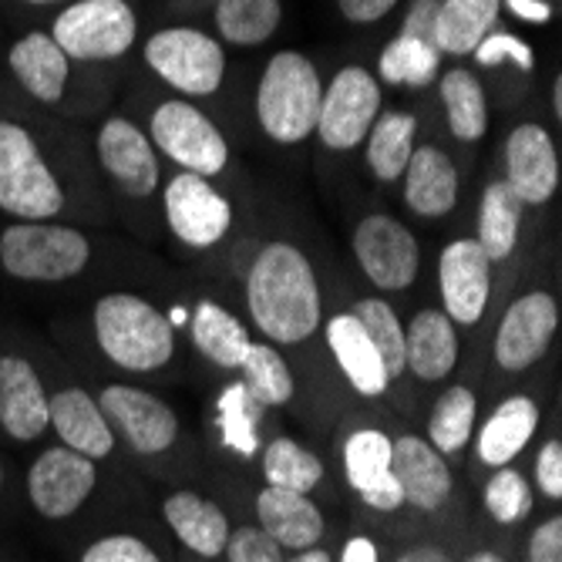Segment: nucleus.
Wrapping results in <instances>:
<instances>
[{
    "mask_svg": "<svg viewBox=\"0 0 562 562\" xmlns=\"http://www.w3.org/2000/svg\"><path fill=\"white\" fill-rule=\"evenodd\" d=\"M246 306L270 344H303L321 327V286L311 260L290 243L260 249L246 277Z\"/></svg>",
    "mask_w": 562,
    "mask_h": 562,
    "instance_id": "nucleus-1",
    "label": "nucleus"
},
{
    "mask_svg": "<svg viewBox=\"0 0 562 562\" xmlns=\"http://www.w3.org/2000/svg\"><path fill=\"white\" fill-rule=\"evenodd\" d=\"M94 340L122 371H159L176 353L169 317L135 293H109L94 303Z\"/></svg>",
    "mask_w": 562,
    "mask_h": 562,
    "instance_id": "nucleus-2",
    "label": "nucleus"
},
{
    "mask_svg": "<svg viewBox=\"0 0 562 562\" xmlns=\"http://www.w3.org/2000/svg\"><path fill=\"white\" fill-rule=\"evenodd\" d=\"M321 98L324 85L314 61L300 50H280L263 68L257 88V119L273 142L296 145L314 135Z\"/></svg>",
    "mask_w": 562,
    "mask_h": 562,
    "instance_id": "nucleus-3",
    "label": "nucleus"
},
{
    "mask_svg": "<svg viewBox=\"0 0 562 562\" xmlns=\"http://www.w3.org/2000/svg\"><path fill=\"white\" fill-rule=\"evenodd\" d=\"M0 210L18 223H47L65 210V189L18 122H0Z\"/></svg>",
    "mask_w": 562,
    "mask_h": 562,
    "instance_id": "nucleus-4",
    "label": "nucleus"
},
{
    "mask_svg": "<svg viewBox=\"0 0 562 562\" xmlns=\"http://www.w3.org/2000/svg\"><path fill=\"white\" fill-rule=\"evenodd\" d=\"M91 260V243L75 226L14 223L0 233V267L14 280L61 283L78 277Z\"/></svg>",
    "mask_w": 562,
    "mask_h": 562,
    "instance_id": "nucleus-5",
    "label": "nucleus"
},
{
    "mask_svg": "<svg viewBox=\"0 0 562 562\" xmlns=\"http://www.w3.org/2000/svg\"><path fill=\"white\" fill-rule=\"evenodd\" d=\"M138 21L125 0H75L55 18L50 37L71 61H112L135 44Z\"/></svg>",
    "mask_w": 562,
    "mask_h": 562,
    "instance_id": "nucleus-6",
    "label": "nucleus"
},
{
    "mask_svg": "<svg viewBox=\"0 0 562 562\" xmlns=\"http://www.w3.org/2000/svg\"><path fill=\"white\" fill-rule=\"evenodd\" d=\"M145 61L182 94H213L226 75V50L195 27H166L145 41Z\"/></svg>",
    "mask_w": 562,
    "mask_h": 562,
    "instance_id": "nucleus-7",
    "label": "nucleus"
},
{
    "mask_svg": "<svg viewBox=\"0 0 562 562\" xmlns=\"http://www.w3.org/2000/svg\"><path fill=\"white\" fill-rule=\"evenodd\" d=\"M151 145L182 166V172H195L202 179L220 176L229 162V145L216 122L202 115L189 101H166L151 115Z\"/></svg>",
    "mask_w": 562,
    "mask_h": 562,
    "instance_id": "nucleus-8",
    "label": "nucleus"
},
{
    "mask_svg": "<svg viewBox=\"0 0 562 562\" xmlns=\"http://www.w3.org/2000/svg\"><path fill=\"white\" fill-rule=\"evenodd\" d=\"M381 115V85L368 68L347 65L337 71L330 88L321 98V115H317V135L334 151L357 148L374 119Z\"/></svg>",
    "mask_w": 562,
    "mask_h": 562,
    "instance_id": "nucleus-9",
    "label": "nucleus"
},
{
    "mask_svg": "<svg viewBox=\"0 0 562 562\" xmlns=\"http://www.w3.org/2000/svg\"><path fill=\"white\" fill-rule=\"evenodd\" d=\"M353 257L381 290H407L418 280L422 249L415 233L394 216H368L353 229Z\"/></svg>",
    "mask_w": 562,
    "mask_h": 562,
    "instance_id": "nucleus-10",
    "label": "nucleus"
},
{
    "mask_svg": "<svg viewBox=\"0 0 562 562\" xmlns=\"http://www.w3.org/2000/svg\"><path fill=\"white\" fill-rule=\"evenodd\" d=\"M94 482H98V469L91 458L58 445L47 448L31 465L27 495L44 519H68L94 492Z\"/></svg>",
    "mask_w": 562,
    "mask_h": 562,
    "instance_id": "nucleus-11",
    "label": "nucleus"
},
{
    "mask_svg": "<svg viewBox=\"0 0 562 562\" xmlns=\"http://www.w3.org/2000/svg\"><path fill=\"white\" fill-rule=\"evenodd\" d=\"M166 220L169 229L192 249L216 246L233 223V206L223 192L195 172H182L166 186Z\"/></svg>",
    "mask_w": 562,
    "mask_h": 562,
    "instance_id": "nucleus-12",
    "label": "nucleus"
},
{
    "mask_svg": "<svg viewBox=\"0 0 562 562\" xmlns=\"http://www.w3.org/2000/svg\"><path fill=\"white\" fill-rule=\"evenodd\" d=\"M98 407L101 415L112 418V425L122 431L128 448L138 454H159L179 438L176 412L148 391L128 384H109L98 394Z\"/></svg>",
    "mask_w": 562,
    "mask_h": 562,
    "instance_id": "nucleus-13",
    "label": "nucleus"
},
{
    "mask_svg": "<svg viewBox=\"0 0 562 562\" xmlns=\"http://www.w3.org/2000/svg\"><path fill=\"white\" fill-rule=\"evenodd\" d=\"M559 327V303L536 290L519 296L505 311L498 334H495V361L505 371H529L549 350Z\"/></svg>",
    "mask_w": 562,
    "mask_h": 562,
    "instance_id": "nucleus-14",
    "label": "nucleus"
},
{
    "mask_svg": "<svg viewBox=\"0 0 562 562\" xmlns=\"http://www.w3.org/2000/svg\"><path fill=\"white\" fill-rule=\"evenodd\" d=\"M438 283L445 314L451 324H479L492 290V260L479 239H454L445 246L438 263Z\"/></svg>",
    "mask_w": 562,
    "mask_h": 562,
    "instance_id": "nucleus-15",
    "label": "nucleus"
},
{
    "mask_svg": "<svg viewBox=\"0 0 562 562\" xmlns=\"http://www.w3.org/2000/svg\"><path fill=\"white\" fill-rule=\"evenodd\" d=\"M505 186L522 206H542L559 189V151L542 125H519L505 142Z\"/></svg>",
    "mask_w": 562,
    "mask_h": 562,
    "instance_id": "nucleus-16",
    "label": "nucleus"
},
{
    "mask_svg": "<svg viewBox=\"0 0 562 562\" xmlns=\"http://www.w3.org/2000/svg\"><path fill=\"white\" fill-rule=\"evenodd\" d=\"M98 159L105 172L135 199H145L159 189V159L156 145L138 132L128 119H109L98 132Z\"/></svg>",
    "mask_w": 562,
    "mask_h": 562,
    "instance_id": "nucleus-17",
    "label": "nucleus"
},
{
    "mask_svg": "<svg viewBox=\"0 0 562 562\" xmlns=\"http://www.w3.org/2000/svg\"><path fill=\"white\" fill-rule=\"evenodd\" d=\"M344 472L347 485L361 495L371 508L394 513L404 505L401 485L391 472V438L378 428L353 431L344 445Z\"/></svg>",
    "mask_w": 562,
    "mask_h": 562,
    "instance_id": "nucleus-18",
    "label": "nucleus"
},
{
    "mask_svg": "<svg viewBox=\"0 0 562 562\" xmlns=\"http://www.w3.org/2000/svg\"><path fill=\"white\" fill-rule=\"evenodd\" d=\"M391 472L404 502H412L422 513H435L451 495V469L428 438L404 435L391 441Z\"/></svg>",
    "mask_w": 562,
    "mask_h": 562,
    "instance_id": "nucleus-19",
    "label": "nucleus"
},
{
    "mask_svg": "<svg viewBox=\"0 0 562 562\" xmlns=\"http://www.w3.org/2000/svg\"><path fill=\"white\" fill-rule=\"evenodd\" d=\"M0 428L14 441H37L50 428L47 391L24 357H0Z\"/></svg>",
    "mask_w": 562,
    "mask_h": 562,
    "instance_id": "nucleus-20",
    "label": "nucleus"
},
{
    "mask_svg": "<svg viewBox=\"0 0 562 562\" xmlns=\"http://www.w3.org/2000/svg\"><path fill=\"white\" fill-rule=\"evenodd\" d=\"M47 415H50V428L58 431L65 448L91 458V462L112 454L115 448L112 425L101 415L98 401H91L81 387H68L58 391L55 397H47Z\"/></svg>",
    "mask_w": 562,
    "mask_h": 562,
    "instance_id": "nucleus-21",
    "label": "nucleus"
},
{
    "mask_svg": "<svg viewBox=\"0 0 562 562\" xmlns=\"http://www.w3.org/2000/svg\"><path fill=\"white\" fill-rule=\"evenodd\" d=\"M8 65L14 71V78L21 81V88L44 101V105H55L61 101L68 78H71V58L58 47V41L44 34V31H31L24 34L8 55Z\"/></svg>",
    "mask_w": 562,
    "mask_h": 562,
    "instance_id": "nucleus-22",
    "label": "nucleus"
},
{
    "mask_svg": "<svg viewBox=\"0 0 562 562\" xmlns=\"http://www.w3.org/2000/svg\"><path fill=\"white\" fill-rule=\"evenodd\" d=\"M257 519H260V529L280 549H293V552L317 546L324 536L321 508L300 492L273 488V485H267L257 498Z\"/></svg>",
    "mask_w": 562,
    "mask_h": 562,
    "instance_id": "nucleus-23",
    "label": "nucleus"
},
{
    "mask_svg": "<svg viewBox=\"0 0 562 562\" xmlns=\"http://www.w3.org/2000/svg\"><path fill=\"white\" fill-rule=\"evenodd\" d=\"M404 202H407V210L425 220H438L454 210L458 172L441 148L422 145L412 151V159H407V169H404Z\"/></svg>",
    "mask_w": 562,
    "mask_h": 562,
    "instance_id": "nucleus-24",
    "label": "nucleus"
},
{
    "mask_svg": "<svg viewBox=\"0 0 562 562\" xmlns=\"http://www.w3.org/2000/svg\"><path fill=\"white\" fill-rule=\"evenodd\" d=\"M327 344L337 357V364L344 371V378L353 384L357 394L364 397H378L387 391L391 378L387 368L381 361L378 347L371 344V337L364 334V327L357 324L353 314H337L327 324Z\"/></svg>",
    "mask_w": 562,
    "mask_h": 562,
    "instance_id": "nucleus-25",
    "label": "nucleus"
},
{
    "mask_svg": "<svg viewBox=\"0 0 562 562\" xmlns=\"http://www.w3.org/2000/svg\"><path fill=\"white\" fill-rule=\"evenodd\" d=\"M404 364L422 381H445L458 364V337L445 311H418L404 330Z\"/></svg>",
    "mask_w": 562,
    "mask_h": 562,
    "instance_id": "nucleus-26",
    "label": "nucleus"
},
{
    "mask_svg": "<svg viewBox=\"0 0 562 562\" xmlns=\"http://www.w3.org/2000/svg\"><path fill=\"white\" fill-rule=\"evenodd\" d=\"M162 516L169 529L179 536L182 546L199 552L202 559H213L226 549L229 542V519L226 513L195 492H176L162 502Z\"/></svg>",
    "mask_w": 562,
    "mask_h": 562,
    "instance_id": "nucleus-27",
    "label": "nucleus"
},
{
    "mask_svg": "<svg viewBox=\"0 0 562 562\" xmlns=\"http://www.w3.org/2000/svg\"><path fill=\"white\" fill-rule=\"evenodd\" d=\"M539 428V404L526 394L508 397L495 407V415L479 431V458L492 469L508 465L532 441Z\"/></svg>",
    "mask_w": 562,
    "mask_h": 562,
    "instance_id": "nucleus-28",
    "label": "nucleus"
},
{
    "mask_svg": "<svg viewBox=\"0 0 562 562\" xmlns=\"http://www.w3.org/2000/svg\"><path fill=\"white\" fill-rule=\"evenodd\" d=\"M502 0H441L435 11L431 44L441 55H472L479 41L492 34Z\"/></svg>",
    "mask_w": 562,
    "mask_h": 562,
    "instance_id": "nucleus-29",
    "label": "nucleus"
},
{
    "mask_svg": "<svg viewBox=\"0 0 562 562\" xmlns=\"http://www.w3.org/2000/svg\"><path fill=\"white\" fill-rule=\"evenodd\" d=\"M522 199L502 182H488L482 192V206H479V246L485 249V257L492 263H502L513 257V249L519 243L522 229Z\"/></svg>",
    "mask_w": 562,
    "mask_h": 562,
    "instance_id": "nucleus-30",
    "label": "nucleus"
},
{
    "mask_svg": "<svg viewBox=\"0 0 562 562\" xmlns=\"http://www.w3.org/2000/svg\"><path fill=\"white\" fill-rule=\"evenodd\" d=\"M192 344L202 357H210L213 364L233 371L243 364V357L249 350V334L246 327L226 311V306L213 303V300H202L192 314Z\"/></svg>",
    "mask_w": 562,
    "mask_h": 562,
    "instance_id": "nucleus-31",
    "label": "nucleus"
},
{
    "mask_svg": "<svg viewBox=\"0 0 562 562\" xmlns=\"http://www.w3.org/2000/svg\"><path fill=\"white\" fill-rule=\"evenodd\" d=\"M418 135V119L412 112H384L381 119H374L371 132H368V166L381 182H394L397 176H404L407 159Z\"/></svg>",
    "mask_w": 562,
    "mask_h": 562,
    "instance_id": "nucleus-32",
    "label": "nucleus"
},
{
    "mask_svg": "<svg viewBox=\"0 0 562 562\" xmlns=\"http://www.w3.org/2000/svg\"><path fill=\"white\" fill-rule=\"evenodd\" d=\"M441 101L448 112V128L458 142H479L488 128V101L482 81L465 71L454 68L441 78Z\"/></svg>",
    "mask_w": 562,
    "mask_h": 562,
    "instance_id": "nucleus-33",
    "label": "nucleus"
},
{
    "mask_svg": "<svg viewBox=\"0 0 562 562\" xmlns=\"http://www.w3.org/2000/svg\"><path fill=\"white\" fill-rule=\"evenodd\" d=\"M213 18L223 41L236 47H257L277 34L283 4L280 0H220Z\"/></svg>",
    "mask_w": 562,
    "mask_h": 562,
    "instance_id": "nucleus-34",
    "label": "nucleus"
},
{
    "mask_svg": "<svg viewBox=\"0 0 562 562\" xmlns=\"http://www.w3.org/2000/svg\"><path fill=\"white\" fill-rule=\"evenodd\" d=\"M475 418H479V401L469 387H448L428 418V441L441 451V454H458L465 451V445L472 441L475 431Z\"/></svg>",
    "mask_w": 562,
    "mask_h": 562,
    "instance_id": "nucleus-35",
    "label": "nucleus"
},
{
    "mask_svg": "<svg viewBox=\"0 0 562 562\" xmlns=\"http://www.w3.org/2000/svg\"><path fill=\"white\" fill-rule=\"evenodd\" d=\"M381 78L387 85H407V88H425L435 81L441 68V50L431 41L397 34L378 58Z\"/></svg>",
    "mask_w": 562,
    "mask_h": 562,
    "instance_id": "nucleus-36",
    "label": "nucleus"
},
{
    "mask_svg": "<svg viewBox=\"0 0 562 562\" xmlns=\"http://www.w3.org/2000/svg\"><path fill=\"white\" fill-rule=\"evenodd\" d=\"M263 475H267V485L273 488L311 495L324 479V465L314 451H306L293 438H277L263 451Z\"/></svg>",
    "mask_w": 562,
    "mask_h": 562,
    "instance_id": "nucleus-37",
    "label": "nucleus"
},
{
    "mask_svg": "<svg viewBox=\"0 0 562 562\" xmlns=\"http://www.w3.org/2000/svg\"><path fill=\"white\" fill-rule=\"evenodd\" d=\"M239 368L246 374L243 387L257 404L280 407L293 397V374L283 361V353L277 350V344H249Z\"/></svg>",
    "mask_w": 562,
    "mask_h": 562,
    "instance_id": "nucleus-38",
    "label": "nucleus"
},
{
    "mask_svg": "<svg viewBox=\"0 0 562 562\" xmlns=\"http://www.w3.org/2000/svg\"><path fill=\"white\" fill-rule=\"evenodd\" d=\"M357 324L364 327V334L371 337V344L378 347L381 361L387 368V378H401L404 374V327L397 321V314L391 311V306L381 300V296H368V300H357L353 311Z\"/></svg>",
    "mask_w": 562,
    "mask_h": 562,
    "instance_id": "nucleus-39",
    "label": "nucleus"
},
{
    "mask_svg": "<svg viewBox=\"0 0 562 562\" xmlns=\"http://www.w3.org/2000/svg\"><path fill=\"white\" fill-rule=\"evenodd\" d=\"M482 502H485V513L498 526H519V522H526L532 516V505H536L529 482L516 469H508V465H502L488 479Z\"/></svg>",
    "mask_w": 562,
    "mask_h": 562,
    "instance_id": "nucleus-40",
    "label": "nucleus"
},
{
    "mask_svg": "<svg viewBox=\"0 0 562 562\" xmlns=\"http://www.w3.org/2000/svg\"><path fill=\"white\" fill-rule=\"evenodd\" d=\"M475 61L482 68H498V65H516L519 71H532L536 65V55H532V47L516 37V34H505V31H495V34H485L479 41V47L472 50Z\"/></svg>",
    "mask_w": 562,
    "mask_h": 562,
    "instance_id": "nucleus-41",
    "label": "nucleus"
},
{
    "mask_svg": "<svg viewBox=\"0 0 562 562\" xmlns=\"http://www.w3.org/2000/svg\"><path fill=\"white\" fill-rule=\"evenodd\" d=\"M223 552L229 555V562H286L283 549L260 526H243L229 532V542Z\"/></svg>",
    "mask_w": 562,
    "mask_h": 562,
    "instance_id": "nucleus-42",
    "label": "nucleus"
},
{
    "mask_svg": "<svg viewBox=\"0 0 562 562\" xmlns=\"http://www.w3.org/2000/svg\"><path fill=\"white\" fill-rule=\"evenodd\" d=\"M81 562H162L148 542L135 536H105L81 552Z\"/></svg>",
    "mask_w": 562,
    "mask_h": 562,
    "instance_id": "nucleus-43",
    "label": "nucleus"
},
{
    "mask_svg": "<svg viewBox=\"0 0 562 562\" xmlns=\"http://www.w3.org/2000/svg\"><path fill=\"white\" fill-rule=\"evenodd\" d=\"M536 482H539L542 495L562 498V445L559 441L542 445V451L536 458Z\"/></svg>",
    "mask_w": 562,
    "mask_h": 562,
    "instance_id": "nucleus-44",
    "label": "nucleus"
},
{
    "mask_svg": "<svg viewBox=\"0 0 562 562\" xmlns=\"http://www.w3.org/2000/svg\"><path fill=\"white\" fill-rule=\"evenodd\" d=\"M529 562H562V519H549L532 532Z\"/></svg>",
    "mask_w": 562,
    "mask_h": 562,
    "instance_id": "nucleus-45",
    "label": "nucleus"
},
{
    "mask_svg": "<svg viewBox=\"0 0 562 562\" xmlns=\"http://www.w3.org/2000/svg\"><path fill=\"white\" fill-rule=\"evenodd\" d=\"M337 8L350 24H374L397 8V0H337Z\"/></svg>",
    "mask_w": 562,
    "mask_h": 562,
    "instance_id": "nucleus-46",
    "label": "nucleus"
},
{
    "mask_svg": "<svg viewBox=\"0 0 562 562\" xmlns=\"http://www.w3.org/2000/svg\"><path fill=\"white\" fill-rule=\"evenodd\" d=\"M435 11H438V0H412V8H407V18H404V24H401V34L431 41Z\"/></svg>",
    "mask_w": 562,
    "mask_h": 562,
    "instance_id": "nucleus-47",
    "label": "nucleus"
},
{
    "mask_svg": "<svg viewBox=\"0 0 562 562\" xmlns=\"http://www.w3.org/2000/svg\"><path fill=\"white\" fill-rule=\"evenodd\" d=\"M505 4L526 24H549V18H552V8L546 4V0H505Z\"/></svg>",
    "mask_w": 562,
    "mask_h": 562,
    "instance_id": "nucleus-48",
    "label": "nucleus"
},
{
    "mask_svg": "<svg viewBox=\"0 0 562 562\" xmlns=\"http://www.w3.org/2000/svg\"><path fill=\"white\" fill-rule=\"evenodd\" d=\"M340 562H378V546H374L368 536H353V539L344 546Z\"/></svg>",
    "mask_w": 562,
    "mask_h": 562,
    "instance_id": "nucleus-49",
    "label": "nucleus"
},
{
    "mask_svg": "<svg viewBox=\"0 0 562 562\" xmlns=\"http://www.w3.org/2000/svg\"><path fill=\"white\" fill-rule=\"evenodd\" d=\"M394 562H451V559H448V552L438 549V546H415V549L401 552Z\"/></svg>",
    "mask_w": 562,
    "mask_h": 562,
    "instance_id": "nucleus-50",
    "label": "nucleus"
},
{
    "mask_svg": "<svg viewBox=\"0 0 562 562\" xmlns=\"http://www.w3.org/2000/svg\"><path fill=\"white\" fill-rule=\"evenodd\" d=\"M286 562H330V555L324 552V549H317V546H311V549H300L293 559H286Z\"/></svg>",
    "mask_w": 562,
    "mask_h": 562,
    "instance_id": "nucleus-51",
    "label": "nucleus"
},
{
    "mask_svg": "<svg viewBox=\"0 0 562 562\" xmlns=\"http://www.w3.org/2000/svg\"><path fill=\"white\" fill-rule=\"evenodd\" d=\"M552 112H555V119H562V78L552 81Z\"/></svg>",
    "mask_w": 562,
    "mask_h": 562,
    "instance_id": "nucleus-52",
    "label": "nucleus"
},
{
    "mask_svg": "<svg viewBox=\"0 0 562 562\" xmlns=\"http://www.w3.org/2000/svg\"><path fill=\"white\" fill-rule=\"evenodd\" d=\"M469 562H502V559H498L495 552H479V555H472Z\"/></svg>",
    "mask_w": 562,
    "mask_h": 562,
    "instance_id": "nucleus-53",
    "label": "nucleus"
},
{
    "mask_svg": "<svg viewBox=\"0 0 562 562\" xmlns=\"http://www.w3.org/2000/svg\"><path fill=\"white\" fill-rule=\"evenodd\" d=\"M27 4H58V0H27Z\"/></svg>",
    "mask_w": 562,
    "mask_h": 562,
    "instance_id": "nucleus-54",
    "label": "nucleus"
},
{
    "mask_svg": "<svg viewBox=\"0 0 562 562\" xmlns=\"http://www.w3.org/2000/svg\"><path fill=\"white\" fill-rule=\"evenodd\" d=\"M0 485H4V465H0Z\"/></svg>",
    "mask_w": 562,
    "mask_h": 562,
    "instance_id": "nucleus-55",
    "label": "nucleus"
}]
</instances>
